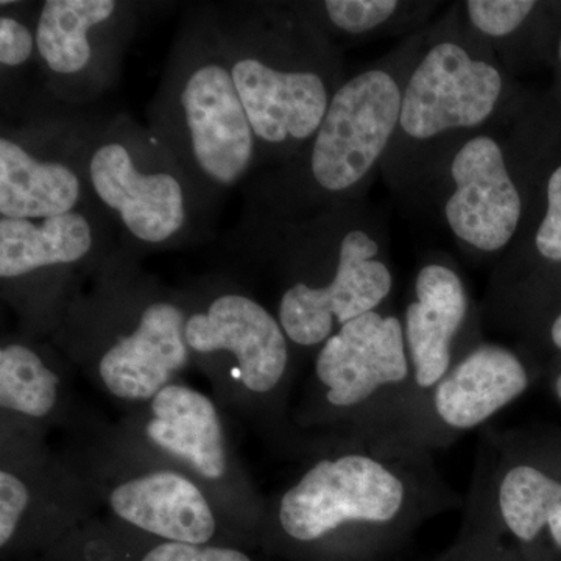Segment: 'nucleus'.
<instances>
[{
  "mask_svg": "<svg viewBox=\"0 0 561 561\" xmlns=\"http://www.w3.org/2000/svg\"><path fill=\"white\" fill-rule=\"evenodd\" d=\"M184 337L195 353H230L251 393H272L286 378L289 337L278 317L247 295H217L205 311L187 316Z\"/></svg>",
  "mask_w": 561,
  "mask_h": 561,
  "instance_id": "obj_14",
  "label": "nucleus"
},
{
  "mask_svg": "<svg viewBox=\"0 0 561 561\" xmlns=\"http://www.w3.org/2000/svg\"><path fill=\"white\" fill-rule=\"evenodd\" d=\"M60 378L44 364L39 354L22 343H7L0 350V405L32 419L54 411Z\"/></svg>",
  "mask_w": 561,
  "mask_h": 561,
  "instance_id": "obj_21",
  "label": "nucleus"
},
{
  "mask_svg": "<svg viewBox=\"0 0 561 561\" xmlns=\"http://www.w3.org/2000/svg\"><path fill=\"white\" fill-rule=\"evenodd\" d=\"M546 375H548V386L553 400L559 402L561 408V357L546 365Z\"/></svg>",
  "mask_w": 561,
  "mask_h": 561,
  "instance_id": "obj_29",
  "label": "nucleus"
},
{
  "mask_svg": "<svg viewBox=\"0 0 561 561\" xmlns=\"http://www.w3.org/2000/svg\"><path fill=\"white\" fill-rule=\"evenodd\" d=\"M313 378L323 409L348 438L402 435L419 400L401 317L379 309L351 320L320 346Z\"/></svg>",
  "mask_w": 561,
  "mask_h": 561,
  "instance_id": "obj_7",
  "label": "nucleus"
},
{
  "mask_svg": "<svg viewBox=\"0 0 561 561\" xmlns=\"http://www.w3.org/2000/svg\"><path fill=\"white\" fill-rule=\"evenodd\" d=\"M81 149L83 147L77 150L50 147L25 135L3 131L0 138V217L47 219L83 208L91 194L84 173V151L79 158L70 157Z\"/></svg>",
  "mask_w": 561,
  "mask_h": 561,
  "instance_id": "obj_15",
  "label": "nucleus"
},
{
  "mask_svg": "<svg viewBox=\"0 0 561 561\" xmlns=\"http://www.w3.org/2000/svg\"><path fill=\"white\" fill-rule=\"evenodd\" d=\"M217 22L260 153L294 160L319 130L343 83L331 39L301 7H261Z\"/></svg>",
  "mask_w": 561,
  "mask_h": 561,
  "instance_id": "obj_2",
  "label": "nucleus"
},
{
  "mask_svg": "<svg viewBox=\"0 0 561 561\" xmlns=\"http://www.w3.org/2000/svg\"><path fill=\"white\" fill-rule=\"evenodd\" d=\"M153 110L151 133L201 198L241 183L261 157L217 20L184 33Z\"/></svg>",
  "mask_w": 561,
  "mask_h": 561,
  "instance_id": "obj_3",
  "label": "nucleus"
},
{
  "mask_svg": "<svg viewBox=\"0 0 561 561\" xmlns=\"http://www.w3.org/2000/svg\"><path fill=\"white\" fill-rule=\"evenodd\" d=\"M187 316L176 302H149L138 323L121 335L99 362L106 389L122 400H153L186 367L190 346L184 337Z\"/></svg>",
  "mask_w": 561,
  "mask_h": 561,
  "instance_id": "obj_16",
  "label": "nucleus"
},
{
  "mask_svg": "<svg viewBox=\"0 0 561 561\" xmlns=\"http://www.w3.org/2000/svg\"><path fill=\"white\" fill-rule=\"evenodd\" d=\"M110 505L122 522L168 541L206 545L217 529L201 489L179 472L153 471L121 483Z\"/></svg>",
  "mask_w": 561,
  "mask_h": 561,
  "instance_id": "obj_17",
  "label": "nucleus"
},
{
  "mask_svg": "<svg viewBox=\"0 0 561 561\" xmlns=\"http://www.w3.org/2000/svg\"><path fill=\"white\" fill-rule=\"evenodd\" d=\"M140 561H253L247 553L216 546L165 541L151 549Z\"/></svg>",
  "mask_w": 561,
  "mask_h": 561,
  "instance_id": "obj_27",
  "label": "nucleus"
},
{
  "mask_svg": "<svg viewBox=\"0 0 561 561\" xmlns=\"http://www.w3.org/2000/svg\"><path fill=\"white\" fill-rule=\"evenodd\" d=\"M130 13L116 0H46L41 5L36 49L57 98L81 102L105 87Z\"/></svg>",
  "mask_w": 561,
  "mask_h": 561,
  "instance_id": "obj_12",
  "label": "nucleus"
},
{
  "mask_svg": "<svg viewBox=\"0 0 561 561\" xmlns=\"http://www.w3.org/2000/svg\"><path fill=\"white\" fill-rule=\"evenodd\" d=\"M535 250L542 260L561 262V165L552 172L546 190V213L535 232Z\"/></svg>",
  "mask_w": 561,
  "mask_h": 561,
  "instance_id": "obj_25",
  "label": "nucleus"
},
{
  "mask_svg": "<svg viewBox=\"0 0 561 561\" xmlns=\"http://www.w3.org/2000/svg\"><path fill=\"white\" fill-rule=\"evenodd\" d=\"M146 434L158 448L186 461L203 478L217 481L227 472L219 413L201 391L176 383L162 389L151 400Z\"/></svg>",
  "mask_w": 561,
  "mask_h": 561,
  "instance_id": "obj_18",
  "label": "nucleus"
},
{
  "mask_svg": "<svg viewBox=\"0 0 561 561\" xmlns=\"http://www.w3.org/2000/svg\"><path fill=\"white\" fill-rule=\"evenodd\" d=\"M31 502L27 486L13 472H0V546L5 548L16 534L18 527Z\"/></svg>",
  "mask_w": 561,
  "mask_h": 561,
  "instance_id": "obj_26",
  "label": "nucleus"
},
{
  "mask_svg": "<svg viewBox=\"0 0 561 561\" xmlns=\"http://www.w3.org/2000/svg\"><path fill=\"white\" fill-rule=\"evenodd\" d=\"M559 55H560V60H561V43H560V47H559Z\"/></svg>",
  "mask_w": 561,
  "mask_h": 561,
  "instance_id": "obj_30",
  "label": "nucleus"
},
{
  "mask_svg": "<svg viewBox=\"0 0 561 561\" xmlns=\"http://www.w3.org/2000/svg\"><path fill=\"white\" fill-rule=\"evenodd\" d=\"M280 496L276 522L300 548H334L350 561H383L431 519L465 507L434 453L401 435L346 438Z\"/></svg>",
  "mask_w": 561,
  "mask_h": 561,
  "instance_id": "obj_1",
  "label": "nucleus"
},
{
  "mask_svg": "<svg viewBox=\"0 0 561 561\" xmlns=\"http://www.w3.org/2000/svg\"><path fill=\"white\" fill-rule=\"evenodd\" d=\"M401 321L419 398L482 342L478 309L467 284L445 261L421 265Z\"/></svg>",
  "mask_w": 561,
  "mask_h": 561,
  "instance_id": "obj_13",
  "label": "nucleus"
},
{
  "mask_svg": "<svg viewBox=\"0 0 561 561\" xmlns=\"http://www.w3.org/2000/svg\"><path fill=\"white\" fill-rule=\"evenodd\" d=\"M84 173L92 197L139 245L181 243L202 201L160 139L117 117L88 136Z\"/></svg>",
  "mask_w": 561,
  "mask_h": 561,
  "instance_id": "obj_6",
  "label": "nucleus"
},
{
  "mask_svg": "<svg viewBox=\"0 0 561 561\" xmlns=\"http://www.w3.org/2000/svg\"><path fill=\"white\" fill-rule=\"evenodd\" d=\"M443 217L456 241L476 256H497L522 227L524 202L508 147L493 133L467 136L448 168Z\"/></svg>",
  "mask_w": 561,
  "mask_h": 561,
  "instance_id": "obj_11",
  "label": "nucleus"
},
{
  "mask_svg": "<svg viewBox=\"0 0 561 561\" xmlns=\"http://www.w3.org/2000/svg\"><path fill=\"white\" fill-rule=\"evenodd\" d=\"M540 370L529 354L501 343L479 342L440 381L420 394L402 435L426 451L448 448L524 397Z\"/></svg>",
  "mask_w": 561,
  "mask_h": 561,
  "instance_id": "obj_10",
  "label": "nucleus"
},
{
  "mask_svg": "<svg viewBox=\"0 0 561 561\" xmlns=\"http://www.w3.org/2000/svg\"><path fill=\"white\" fill-rule=\"evenodd\" d=\"M511 99L507 70L493 47L468 27L424 36L402 91L397 140L430 146L456 133H478ZM393 142V144H394Z\"/></svg>",
  "mask_w": 561,
  "mask_h": 561,
  "instance_id": "obj_8",
  "label": "nucleus"
},
{
  "mask_svg": "<svg viewBox=\"0 0 561 561\" xmlns=\"http://www.w3.org/2000/svg\"><path fill=\"white\" fill-rule=\"evenodd\" d=\"M427 5L398 0H327L301 9L328 38L365 39L397 31Z\"/></svg>",
  "mask_w": 561,
  "mask_h": 561,
  "instance_id": "obj_20",
  "label": "nucleus"
},
{
  "mask_svg": "<svg viewBox=\"0 0 561 561\" xmlns=\"http://www.w3.org/2000/svg\"><path fill=\"white\" fill-rule=\"evenodd\" d=\"M98 245V225L84 208L47 219L0 217V278L80 264Z\"/></svg>",
  "mask_w": 561,
  "mask_h": 561,
  "instance_id": "obj_19",
  "label": "nucleus"
},
{
  "mask_svg": "<svg viewBox=\"0 0 561 561\" xmlns=\"http://www.w3.org/2000/svg\"><path fill=\"white\" fill-rule=\"evenodd\" d=\"M424 36H413L391 57L343 80L319 130L298 157L287 162L300 202L291 210L321 214L354 202L378 171L400 128L405 77Z\"/></svg>",
  "mask_w": 561,
  "mask_h": 561,
  "instance_id": "obj_4",
  "label": "nucleus"
},
{
  "mask_svg": "<svg viewBox=\"0 0 561 561\" xmlns=\"http://www.w3.org/2000/svg\"><path fill=\"white\" fill-rule=\"evenodd\" d=\"M36 49V31L16 14L2 11L0 16V65L2 70H16L27 65Z\"/></svg>",
  "mask_w": 561,
  "mask_h": 561,
  "instance_id": "obj_24",
  "label": "nucleus"
},
{
  "mask_svg": "<svg viewBox=\"0 0 561 561\" xmlns=\"http://www.w3.org/2000/svg\"><path fill=\"white\" fill-rule=\"evenodd\" d=\"M537 9L531 0H470L463 3L465 22L491 47H507Z\"/></svg>",
  "mask_w": 561,
  "mask_h": 561,
  "instance_id": "obj_23",
  "label": "nucleus"
},
{
  "mask_svg": "<svg viewBox=\"0 0 561 561\" xmlns=\"http://www.w3.org/2000/svg\"><path fill=\"white\" fill-rule=\"evenodd\" d=\"M531 335H541L542 346L546 350H551L553 353L552 360L561 357V305L551 317L545 320V324H542L540 330Z\"/></svg>",
  "mask_w": 561,
  "mask_h": 561,
  "instance_id": "obj_28",
  "label": "nucleus"
},
{
  "mask_svg": "<svg viewBox=\"0 0 561 561\" xmlns=\"http://www.w3.org/2000/svg\"><path fill=\"white\" fill-rule=\"evenodd\" d=\"M560 561H561V559H560Z\"/></svg>",
  "mask_w": 561,
  "mask_h": 561,
  "instance_id": "obj_31",
  "label": "nucleus"
},
{
  "mask_svg": "<svg viewBox=\"0 0 561 561\" xmlns=\"http://www.w3.org/2000/svg\"><path fill=\"white\" fill-rule=\"evenodd\" d=\"M434 561H527L497 523L478 472L472 474L459 537Z\"/></svg>",
  "mask_w": 561,
  "mask_h": 561,
  "instance_id": "obj_22",
  "label": "nucleus"
},
{
  "mask_svg": "<svg viewBox=\"0 0 561 561\" xmlns=\"http://www.w3.org/2000/svg\"><path fill=\"white\" fill-rule=\"evenodd\" d=\"M474 472L497 523L527 561L561 559V427H485Z\"/></svg>",
  "mask_w": 561,
  "mask_h": 561,
  "instance_id": "obj_9",
  "label": "nucleus"
},
{
  "mask_svg": "<svg viewBox=\"0 0 561 561\" xmlns=\"http://www.w3.org/2000/svg\"><path fill=\"white\" fill-rule=\"evenodd\" d=\"M342 208L302 224L301 250L309 275L297 276L280 295L278 320L290 343L320 348L331 335L365 313L386 309L393 291L382 231L370 220L346 219Z\"/></svg>",
  "mask_w": 561,
  "mask_h": 561,
  "instance_id": "obj_5",
  "label": "nucleus"
}]
</instances>
